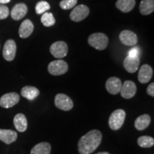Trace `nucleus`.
<instances>
[{"label":"nucleus","mask_w":154,"mask_h":154,"mask_svg":"<svg viewBox=\"0 0 154 154\" xmlns=\"http://www.w3.org/2000/svg\"><path fill=\"white\" fill-rule=\"evenodd\" d=\"M122 83L120 79L117 77H111L106 82V88L109 94L116 95L120 93Z\"/></svg>","instance_id":"f8f14e48"},{"label":"nucleus","mask_w":154,"mask_h":154,"mask_svg":"<svg viewBox=\"0 0 154 154\" xmlns=\"http://www.w3.org/2000/svg\"><path fill=\"white\" fill-rule=\"evenodd\" d=\"M51 146L47 142H41L32 149L31 154H50Z\"/></svg>","instance_id":"4be33fe9"},{"label":"nucleus","mask_w":154,"mask_h":154,"mask_svg":"<svg viewBox=\"0 0 154 154\" xmlns=\"http://www.w3.org/2000/svg\"><path fill=\"white\" fill-rule=\"evenodd\" d=\"M96 154H110L109 152H100V153H98Z\"/></svg>","instance_id":"2f4dec72"},{"label":"nucleus","mask_w":154,"mask_h":154,"mask_svg":"<svg viewBox=\"0 0 154 154\" xmlns=\"http://www.w3.org/2000/svg\"><path fill=\"white\" fill-rule=\"evenodd\" d=\"M21 95L23 97L26 98V99L32 101L39 95V91L37 88L34 87V86H26L22 88V91H21Z\"/></svg>","instance_id":"6ab92c4d"},{"label":"nucleus","mask_w":154,"mask_h":154,"mask_svg":"<svg viewBox=\"0 0 154 154\" xmlns=\"http://www.w3.org/2000/svg\"><path fill=\"white\" fill-rule=\"evenodd\" d=\"M140 54V49L137 47H134L129 50L128 52V57H138Z\"/></svg>","instance_id":"c85d7f7f"},{"label":"nucleus","mask_w":154,"mask_h":154,"mask_svg":"<svg viewBox=\"0 0 154 154\" xmlns=\"http://www.w3.org/2000/svg\"><path fill=\"white\" fill-rule=\"evenodd\" d=\"M138 145L143 149L151 148L154 145L153 138L149 136H142L138 138Z\"/></svg>","instance_id":"b1692460"},{"label":"nucleus","mask_w":154,"mask_h":154,"mask_svg":"<svg viewBox=\"0 0 154 154\" xmlns=\"http://www.w3.org/2000/svg\"><path fill=\"white\" fill-rule=\"evenodd\" d=\"M140 12L143 15H149L154 11V0H142L140 4Z\"/></svg>","instance_id":"5701e85b"},{"label":"nucleus","mask_w":154,"mask_h":154,"mask_svg":"<svg viewBox=\"0 0 154 154\" xmlns=\"http://www.w3.org/2000/svg\"><path fill=\"white\" fill-rule=\"evenodd\" d=\"M151 124V116L149 114H143L138 116L134 123L135 128L138 131L146 129Z\"/></svg>","instance_id":"aec40b11"},{"label":"nucleus","mask_w":154,"mask_h":154,"mask_svg":"<svg viewBox=\"0 0 154 154\" xmlns=\"http://www.w3.org/2000/svg\"><path fill=\"white\" fill-rule=\"evenodd\" d=\"M89 14V9L87 6L81 5L73 9L70 14V18L75 22H79L84 20Z\"/></svg>","instance_id":"0eeeda50"},{"label":"nucleus","mask_w":154,"mask_h":154,"mask_svg":"<svg viewBox=\"0 0 154 154\" xmlns=\"http://www.w3.org/2000/svg\"><path fill=\"white\" fill-rule=\"evenodd\" d=\"M50 9V5L47 2L40 1L36 4L35 7L36 13L37 14H42Z\"/></svg>","instance_id":"a878e982"},{"label":"nucleus","mask_w":154,"mask_h":154,"mask_svg":"<svg viewBox=\"0 0 154 154\" xmlns=\"http://www.w3.org/2000/svg\"><path fill=\"white\" fill-rule=\"evenodd\" d=\"M121 95L126 99H130L134 97L136 93V86L132 81H126L121 86Z\"/></svg>","instance_id":"9b49d317"},{"label":"nucleus","mask_w":154,"mask_h":154,"mask_svg":"<svg viewBox=\"0 0 154 154\" xmlns=\"http://www.w3.org/2000/svg\"><path fill=\"white\" fill-rule=\"evenodd\" d=\"M126 113L123 109L115 110L110 115L109 119V126L113 131H117L122 127L124 124Z\"/></svg>","instance_id":"f03ea898"},{"label":"nucleus","mask_w":154,"mask_h":154,"mask_svg":"<svg viewBox=\"0 0 154 154\" xmlns=\"http://www.w3.org/2000/svg\"><path fill=\"white\" fill-rule=\"evenodd\" d=\"M50 52L55 58L62 59L68 54V46L63 41L54 42L50 47Z\"/></svg>","instance_id":"423d86ee"},{"label":"nucleus","mask_w":154,"mask_h":154,"mask_svg":"<svg viewBox=\"0 0 154 154\" xmlns=\"http://www.w3.org/2000/svg\"><path fill=\"white\" fill-rule=\"evenodd\" d=\"M88 42L92 47L102 51L107 47L109 44V38L103 33H94L88 38Z\"/></svg>","instance_id":"7ed1b4c3"},{"label":"nucleus","mask_w":154,"mask_h":154,"mask_svg":"<svg viewBox=\"0 0 154 154\" xmlns=\"http://www.w3.org/2000/svg\"><path fill=\"white\" fill-rule=\"evenodd\" d=\"M68 69L69 66L67 63L61 59L51 61L48 66V72L53 76H60L66 74Z\"/></svg>","instance_id":"20e7f679"},{"label":"nucleus","mask_w":154,"mask_h":154,"mask_svg":"<svg viewBox=\"0 0 154 154\" xmlns=\"http://www.w3.org/2000/svg\"><path fill=\"white\" fill-rule=\"evenodd\" d=\"M153 76V69L149 64L142 65L139 69L138 79L141 84H146L151 79Z\"/></svg>","instance_id":"ddd939ff"},{"label":"nucleus","mask_w":154,"mask_h":154,"mask_svg":"<svg viewBox=\"0 0 154 154\" xmlns=\"http://www.w3.org/2000/svg\"><path fill=\"white\" fill-rule=\"evenodd\" d=\"M77 3V0H63L60 2V7L62 9H70L74 7Z\"/></svg>","instance_id":"bb28decb"},{"label":"nucleus","mask_w":154,"mask_h":154,"mask_svg":"<svg viewBox=\"0 0 154 154\" xmlns=\"http://www.w3.org/2000/svg\"><path fill=\"white\" fill-rule=\"evenodd\" d=\"M41 22L44 26L49 27V26H51L53 25H54L56 20L52 13L45 12L42 15L41 18Z\"/></svg>","instance_id":"393cba45"},{"label":"nucleus","mask_w":154,"mask_h":154,"mask_svg":"<svg viewBox=\"0 0 154 154\" xmlns=\"http://www.w3.org/2000/svg\"><path fill=\"white\" fill-rule=\"evenodd\" d=\"M146 91H147V94H149V96L153 97L154 96V83H151L150 85L148 86L147 89H146Z\"/></svg>","instance_id":"c756f323"},{"label":"nucleus","mask_w":154,"mask_h":154,"mask_svg":"<svg viewBox=\"0 0 154 154\" xmlns=\"http://www.w3.org/2000/svg\"><path fill=\"white\" fill-rule=\"evenodd\" d=\"M55 106L62 111H68L74 107V103L69 96L63 94H58L54 99Z\"/></svg>","instance_id":"39448f33"},{"label":"nucleus","mask_w":154,"mask_h":154,"mask_svg":"<svg viewBox=\"0 0 154 154\" xmlns=\"http://www.w3.org/2000/svg\"><path fill=\"white\" fill-rule=\"evenodd\" d=\"M11 0H0V5H5V4L9 3Z\"/></svg>","instance_id":"7c9ffc66"},{"label":"nucleus","mask_w":154,"mask_h":154,"mask_svg":"<svg viewBox=\"0 0 154 154\" xmlns=\"http://www.w3.org/2000/svg\"><path fill=\"white\" fill-rule=\"evenodd\" d=\"M9 14V11L7 6L0 5V20L7 18Z\"/></svg>","instance_id":"cd10ccee"},{"label":"nucleus","mask_w":154,"mask_h":154,"mask_svg":"<svg viewBox=\"0 0 154 154\" xmlns=\"http://www.w3.org/2000/svg\"><path fill=\"white\" fill-rule=\"evenodd\" d=\"M19 95L15 92L6 94L0 98V106L5 109L13 107L19 101Z\"/></svg>","instance_id":"6e6552de"},{"label":"nucleus","mask_w":154,"mask_h":154,"mask_svg":"<svg viewBox=\"0 0 154 154\" xmlns=\"http://www.w3.org/2000/svg\"><path fill=\"white\" fill-rule=\"evenodd\" d=\"M135 5V0H118L116 3L117 8L124 13L129 12L134 8Z\"/></svg>","instance_id":"412c9836"},{"label":"nucleus","mask_w":154,"mask_h":154,"mask_svg":"<svg viewBox=\"0 0 154 154\" xmlns=\"http://www.w3.org/2000/svg\"><path fill=\"white\" fill-rule=\"evenodd\" d=\"M28 8L24 3L17 4L11 11V17L14 20L18 21L22 19L26 14Z\"/></svg>","instance_id":"4468645a"},{"label":"nucleus","mask_w":154,"mask_h":154,"mask_svg":"<svg viewBox=\"0 0 154 154\" xmlns=\"http://www.w3.org/2000/svg\"><path fill=\"white\" fill-rule=\"evenodd\" d=\"M14 124L16 129L19 132H24L27 129V120L23 113H18L15 116Z\"/></svg>","instance_id":"a211bd4d"},{"label":"nucleus","mask_w":154,"mask_h":154,"mask_svg":"<svg viewBox=\"0 0 154 154\" xmlns=\"http://www.w3.org/2000/svg\"><path fill=\"white\" fill-rule=\"evenodd\" d=\"M17 51V45L14 40L9 39L5 42L3 48V57L5 60L11 61L14 60Z\"/></svg>","instance_id":"1a4fd4ad"},{"label":"nucleus","mask_w":154,"mask_h":154,"mask_svg":"<svg viewBox=\"0 0 154 154\" xmlns=\"http://www.w3.org/2000/svg\"><path fill=\"white\" fill-rule=\"evenodd\" d=\"M34 24L29 19H26L20 25L19 29V34L21 38H25L29 36L34 31Z\"/></svg>","instance_id":"dca6fc26"},{"label":"nucleus","mask_w":154,"mask_h":154,"mask_svg":"<svg viewBox=\"0 0 154 154\" xmlns=\"http://www.w3.org/2000/svg\"><path fill=\"white\" fill-rule=\"evenodd\" d=\"M119 39L123 44L129 47L136 45L138 43L137 35L130 30L122 31L119 34Z\"/></svg>","instance_id":"9d476101"},{"label":"nucleus","mask_w":154,"mask_h":154,"mask_svg":"<svg viewBox=\"0 0 154 154\" xmlns=\"http://www.w3.org/2000/svg\"><path fill=\"white\" fill-rule=\"evenodd\" d=\"M17 138V133L12 130L0 128V140L6 144H11Z\"/></svg>","instance_id":"f3484780"},{"label":"nucleus","mask_w":154,"mask_h":154,"mask_svg":"<svg viewBox=\"0 0 154 154\" xmlns=\"http://www.w3.org/2000/svg\"><path fill=\"white\" fill-rule=\"evenodd\" d=\"M140 63L139 57H126L124 61V66L128 73L133 74L138 69Z\"/></svg>","instance_id":"2eb2a0df"},{"label":"nucleus","mask_w":154,"mask_h":154,"mask_svg":"<svg viewBox=\"0 0 154 154\" xmlns=\"http://www.w3.org/2000/svg\"><path fill=\"white\" fill-rule=\"evenodd\" d=\"M102 140V134L99 130H91L81 137L78 143L80 154H91L99 147Z\"/></svg>","instance_id":"f257e3e1"}]
</instances>
